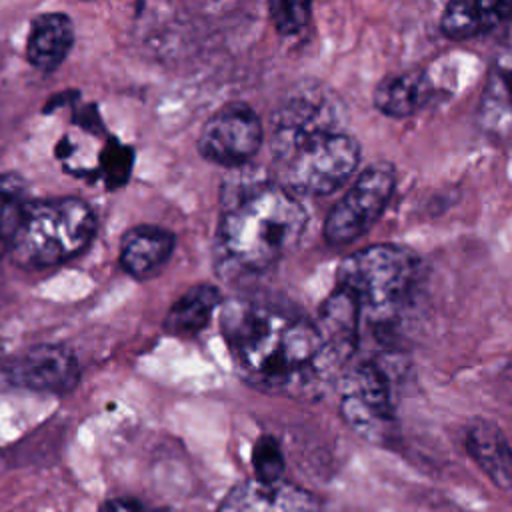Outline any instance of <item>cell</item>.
Masks as SVG:
<instances>
[{
  "instance_id": "cell-20",
  "label": "cell",
  "mask_w": 512,
  "mask_h": 512,
  "mask_svg": "<svg viewBox=\"0 0 512 512\" xmlns=\"http://www.w3.org/2000/svg\"><path fill=\"white\" fill-rule=\"evenodd\" d=\"M270 20L280 36H294L304 30L312 18L310 2H288V0H272L268 2Z\"/></svg>"
},
{
  "instance_id": "cell-7",
  "label": "cell",
  "mask_w": 512,
  "mask_h": 512,
  "mask_svg": "<svg viewBox=\"0 0 512 512\" xmlns=\"http://www.w3.org/2000/svg\"><path fill=\"white\" fill-rule=\"evenodd\" d=\"M340 410L360 436L378 444L390 440L396 420L388 372L374 360L352 368L344 378Z\"/></svg>"
},
{
  "instance_id": "cell-8",
  "label": "cell",
  "mask_w": 512,
  "mask_h": 512,
  "mask_svg": "<svg viewBox=\"0 0 512 512\" xmlns=\"http://www.w3.org/2000/svg\"><path fill=\"white\" fill-rule=\"evenodd\" d=\"M262 140L264 128L254 108L244 102H228L204 122L198 152L218 166L238 168L256 156Z\"/></svg>"
},
{
  "instance_id": "cell-1",
  "label": "cell",
  "mask_w": 512,
  "mask_h": 512,
  "mask_svg": "<svg viewBox=\"0 0 512 512\" xmlns=\"http://www.w3.org/2000/svg\"><path fill=\"white\" fill-rule=\"evenodd\" d=\"M220 332L236 374L268 394L318 398L338 368L316 322L288 304L236 296L222 304Z\"/></svg>"
},
{
  "instance_id": "cell-22",
  "label": "cell",
  "mask_w": 512,
  "mask_h": 512,
  "mask_svg": "<svg viewBox=\"0 0 512 512\" xmlns=\"http://www.w3.org/2000/svg\"><path fill=\"white\" fill-rule=\"evenodd\" d=\"M100 512H148V510H144V508H142L140 504H136V502L112 500V502H106Z\"/></svg>"
},
{
  "instance_id": "cell-21",
  "label": "cell",
  "mask_w": 512,
  "mask_h": 512,
  "mask_svg": "<svg viewBox=\"0 0 512 512\" xmlns=\"http://www.w3.org/2000/svg\"><path fill=\"white\" fill-rule=\"evenodd\" d=\"M252 466L256 472V480L260 482H276L284 470V458L280 444L274 436H260L252 450Z\"/></svg>"
},
{
  "instance_id": "cell-14",
  "label": "cell",
  "mask_w": 512,
  "mask_h": 512,
  "mask_svg": "<svg viewBox=\"0 0 512 512\" xmlns=\"http://www.w3.org/2000/svg\"><path fill=\"white\" fill-rule=\"evenodd\" d=\"M434 98V84L426 70L412 68L390 74L374 88V106L384 116L406 118L420 112Z\"/></svg>"
},
{
  "instance_id": "cell-23",
  "label": "cell",
  "mask_w": 512,
  "mask_h": 512,
  "mask_svg": "<svg viewBox=\"0 0 512 512\" xmlns=\"http://www.w3.org/2000/svg\"><path fill=\"white\" fill-rule=\"evenodd\" d=\"M8 248H10V246H8V244H4V242L0 240V258H2V254H4Z\"/></svg>"
},
{
  "instance_id": "cell-13",
  "label": "cell",
  "mask_w": 512,
  "mask_h": 512,
  "mask_svg": "<svg viewBox=\"0 0 512 512\" xmlns=\"http://www.w3.org/2000/svg\"><path fill=\"white\" fill-rule=\"evenodd\" d=\"M174 246L176 236L170 230L154 224H138L122 236L120 266L132 278H150L164 268Z\"/></svg>"
},
{
  "instance_id": "cell-17",
  "label": "cell",
  "mask_w": 512,
  "mask_h": 512,
  "mask_svg": "<svg viewBox=\"0 0 512 512\" xmlns=\"http://www.w3.org/2000/svg\"><path fill=\"white\" fill-rule=\"evenodd\" d=\"M512 18V2H450L440 18V30L452 40L482 36Z\"/></svg>"
},
{
  "instance_id": "cell-19",
  "label": "cell",
  "mask_w": 512,
  "mask_h": 512,
  "mask_svg": "<svg viewBox=\"0 0 512 512\" xmlns=\"http://www.w3.org/2000/svg\"><path fill=\"white\" fill-rule=\"evenodd\" d=\"M28 206L30 200L22 178L16 174L0 176V240L4 244H12Z\"/></svg>"
},
{
  "instance_id": "cell-5",
  "label": "cell",
  "mask_w": 512,
  "mask_h": 512,
  "mask_svg": "<svg viewBox=\"0 0 512 512\" xmlns=\"http://www.w3.org/2000/svg\"><path fill=\"white\" fill-rule=\"evenodd\" d=\"M418 276L416 254L402 244H372L346 256L336 272V288L360 306L362 314L388 316L406 298Z\"/></svg>"
},
{
  "instance_id": "cell-4",
  "label": "cell",
  "mask_w": 512,
  "mask_h": 512,
  "mask_svg": "<svg viewBox=\"0 0 512 512\" xmlns=\"http://www.w3.org/2000/svg\"><path fill=\"white\" fill-rule=\"evenodd\" d=\"M96 232L90 204L76 196L30 202L10 250L22 268H54L82 254Z\"/></svg>"
},
{
  "instance_id": "cell-6",
  "label": "cell",
  "mask_w": 512,
  "mask_h": 512,
  "mask_svg": "<svg viewBox=\"0 0 512 512\" xmlns=\"http://www.w3.org/2000/svg\"><path fill=\"white\" fill-rule=\"evenodd\" d=\"M396 188V172L388 162L366 166L324 220V238L332 246L352 244L366 236L384 214Z\"/></svg>"
},
{
  "instance_id": "cell-16",
  "label": "cell",
  "mask_w": 512,
  "mask_h": 512,
  "mask_svg": "<svg viewBox=\"0 0 512 512\" xmlns=\"http://www.w3.org/2000/svg\"><path fill=\"white\" fill-rule=\"evenodd\" d=\"M466 448L472 460L498 488L512 490V446L494 422L476 418L468 426Z\"/></svg>"
},
{
  "instance_id": "cell-9",
  "label": "cell",
  "mask_w": 512,
  "mask_h": 512,
  "mask_svg": "<svg viewBox=\"0 0 512 512\" xmlns=\"http://www.w3.org/2000/svg\"><path fill=\"white\" fill-rule=\"evenodd\" d=\"M12 386L34 392H70L80 380L76 354L62 344H36L4 366Z\"/></svg>"
},
{
  "instance_id": "cell-18",
  "label": "cell",
  "mask_w": 512,
  "mask_h": 512,
  "mask_svg": "<svg viewBox=\"0 0 512 512\" xmlns=\"http://www.w3.org/2000/svg\"><path fill=\"white\" fill-rule=\"evenodd\" d=\"M222 304V294L212 284H196L188 288L168 310L164 330L172 336H194L208 326L216 308Z\"/></svg>"
},
{
  "instance_id": "cell-11",
  "label": "cell",
  "mask_w": 512,
  "mask_h": 512,
  "mask_svg": "<svg viewBox=\"0 0 512 512\" xmlns=\"http://www.w3.org/2000/svg\"><path fill=\"white\" fill-rule=\"evenodd\" d=\"M478 116L488 134L512 144V34L490 64Z\"/></svg>"
},
{
  "instance_id": "cell-15",
  "label": "cell",
  "mask_w": 512,
  "mask_h": 512,
  "mask_svg": "<svg viewBox=\"0 0 512 512\" xmlns=\"http://www.w3.org/2000/svg\"><path fill=\"white\" fill-rule=\"evenodd\" d=\"M74 44V24L68 14L48 12L32 20L28 40H26V58L40 72L56 70Z\"/></svg>"
},
{
  "instance_id": "cell-2",
  "label": "cell",
  "mask_w": 512,
  "mask_h": 512,
  "mask_svg": "<svg viewBox=\"0 0 512 512\" xmlns=\"http://www.w3.org/2000/svg\"><path fill=\"white\" fill-rule=\"evenodd\" d=\"M270 150L280 184L294 196L338 190L360 162L358 140L340 128L332 98L318 88L290 96L276 110Z\"/></svg>"
},
{
  "instance_id": "cell-3",
  "label": "cell",
  "mask_w": 512,
  "mask_h": 512,
  "mask_svg": "<svg viewBox=\"0 0 512 512\" xmlns=\"http://www.w3.org/2000/svg\"><path fill=\"white\" fill-rule=\"evenodd\" d=\"M302 202L276 180L226 186L216 228L218 258L238 272H264L302 238Z\"/></svg>"
},
{
  "instance_id": "cell-10",
  "label": "cell",
  "mask_w": 512,
  "mask_h": 512,
  "mask_svg": "<svg viewBox=\"0 0 512 512\" xmlns=\"http://www.w3.org/2000/svg\"><path fill=\"white\" fill-rule=\"evenodd\" d=\"M218 512H322L316 498L296 484L256 478L236 484L220 504Z\"/></svg>"
},
{
  "instance_id": "cell-12",
  "label": "cell",
  "mask_w": 512,
  "mask_h": 512,
  "mask_svg": "<svg viewBox=\"0 0 512 512\" xmlns=\"http://www.w3.org/2000/svg\"><path fill=\"white\" fill-rule=\"evenodd\" d=\"M360 320V306L340 288H334L318 310L314 322L338 366L346 364L358 348Z\"/></svg>"
}]
</instances>
